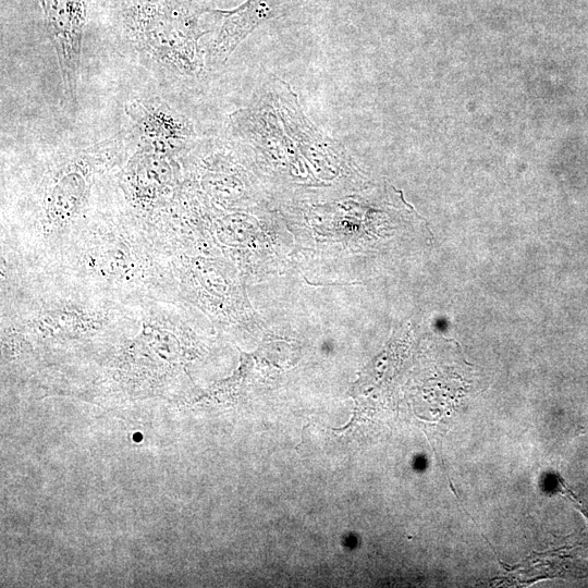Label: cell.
Instances as JSON below:
<instances>
[{"mask_svg":"<svg viewBox=\"0 0 588 588\" xmlns=\"http://www.w3.org/2000/svg\"><path fill=\"white\" fill-rule=\"evenodd\" d=\"M197 11L183 0H122L118 35L127 52L170 75L198 73Z\"/></svg>","mask_w":588,"mask_h":588,"instance_id":"1","label":"cell"},{"mask_svg":"<svg viewBox=\"0 0 588 588\" xmlns=\"http://www.w3.org/2000/svg\"><path fill=\"white\" fill-rule=\"evenodd\" d=\"M123 149V139L115 136L74 154L47 172L40 192V221L47 231L74 223L83 212L95 177L110 169Z\"/></svg>","mask_w":588,"mask_h":588,"instance_id":"2","label":"cell"},{"mask_svg":"<svg viewBox=\"0 0 588 588\" xmlns=\"http://www.w3.org/2000/svg\"><path fill=\"white\" fill-rule=\"evenodd\" d=\"M61 72L64 96L77 103L82 40L86 23L84 0H39Z\"/></svg>","mask_w":588,"mask_h":588,"instance_id":"3","label":"cell"},{"mask_svg":"<svg viewBox=\"0 0 588 588\" xmlns=\"http://www.w3.org/2000/svg\"><path fill=\"white\" fill-rule=\"evenodd\" d=\"M142 147L171 156L193 137L186 117L159 98H136L125 106Z\"/></svg>","mask_w":588,"mask_h":588,"instance_id":"4","label":"cell"},{"mask_svg":"<svg viewBox=\"0 0 588 588\" xmlns=\"http://www.w3.org/2000/svg\"><path fill=\"white\" fill-rule=\"evenodd\" d=\"M127 197L142 208H152L171 195L173 170L169 155L140 147L124 171Z\"/></svg>","mask_w":588,"mask_h":588,"instance_id":"5","label":"cell"},{"mask_svg":"<svg viewBox=\"0 0 588 588\" xmlns=\"http://www.w3.org/2000/svg\"><path fill=\"white\" fill-rule=\"evenodd\" d=\"M87 248L83 261L99 278L130 282L144 275L143 258L123 237H103Z\"/></svg>","mask_w":588,"mask_h":588,"instance_id":"6","label":"cell"},{"mask_svg":"<svg viewBox=\"0 0 588 588\" xmlns=\"http://www.w3.org/2000/svg\"><path fill=\"white\" fill-rule=\"evenodd\" d=\"M103 319L100 310L65 305L44 308L29 321V327L38 334L66 338L99 329Z\"/></svg>","mask_w":588,"mask_h":588,"instance_id":"7","label":"cell"}]
</instances>
